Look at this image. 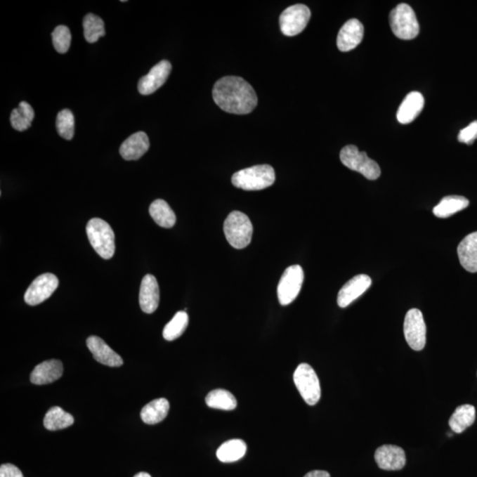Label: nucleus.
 <instances>
[{"label": "nucleus", "mask_w": 477, "mask_h": 477, "mask_svg": "<svg viewBox=\"0 0 477 477\" xmlns=\"http://www.w3.org/2000/svg\"><path fill=\"white\" fill-rule=\"evenodd\" d=\"M212 97L223 111L233 115H248L257 105L252 86L238 77H226L216 82Z\"/></svg>", "instance_id": "obj_1"}, {"label": "nucleus", "mask_w": 477, "mask_h": 477, "mask_svg": "<svg viewBox=\"0 0 477 477\" xmlns=\"http://www.w3.org/2000/svg\"><path fill=\"white\" fill-rule=\"evenodd\" d=\"M275 171L269 164H260L237 171L232 177L233 186L242 190H262L275 183Z\"/></svg>", "instance_id": "obj_2"}, {"label": "nucleus", "mask_w": 477, "mask_h": 477, "mask_svg": "<svg viewBox=\"0 0 477 477\" xmlns=\"http://www.w3.org/2000/svg\"><path fill=\"white\" fill-rule=\"evenodd\" d=\"M86 230L95 251L102 259H111L115 252V235L108 223L101 218H92Z\"/></svg>", "instance_id": "obj_3"}, {"label": "nucleus", "mask_w": 477, "mask_h": 477, "mask_svg": "<svg viewBox=\"0 0 477 477\" xmlns=\"http://www.w3.org/2000/svg\"><path fill=\"white\" fill-rule=\"evenodd\" d=\"M224 233L229 244L237 249L246 248L251 242L253 225L248 216L233 211L224 223Z\"/></svg>", "instance_id": "obj_4"}, {"label": "nucleus", "mask_w": 477, "mask_h": 477, "mask_svg": "<svg viewBox=\"0 0 477 477\" xmlns=\"http://www.w3.org/2000/svg\"><path fill=\"white\" fill-rule=\"evenodd\" d=\"M389 20L391 29L400 39H414L419 34L420 27L417 15L407 4L398 5L391 12Z\"/></svg>", "instance_id": "obj_5"}, {"label": "nucleus", "mask_w": 477, "mask_h": 477, "mask_svg": "<svg viewBox=\"0 0 477 477\" xmlns=\"http://www.w3.org/2000/svg\"><path fill=\"white\" fill-rule=\"evenodd\" d=\"M341 160L346 167L358 171L370 181L379 178L381 174L379 164L370 159L367 153L360 152L355 145H348L341 150Z\"/></svg>", "instance_id": "obj_6"}, {"label": "nucleus", "mask_w": 477, "mask_h": 477, "mask_svg": "<svg viewBox=\"0 0 477 477\" xmlns=\"http://www.w3.org/2000/svg\"><path fill=\"white\" fill-rule=\"evenodd\" d=\"M294 382L308 405L314 406L320 400L321 387L317 373L311 365L301 363L294 373Z\"/></svg>", "instance_id": "obj_7"}, {"label": "nucleus", "mask_w": 477, "mask_h": 477, "mask_svg": "<svg viewBox=\"0 0 477 477\" xmlns=\"http://www.w3.org/2000/svg\"><path fill=\"white\" fill-rule=\"evenodd\" d=\"M303 280V270L300 266H292L285 270L277 286V298L281 305L287 306L296 299Z\"/></svg>", "instance_id": "obj_8"}, {"label": "nucleus", "mask_w": 477, "mask_h": 477, "mask_svg": "<svg viewBox=\"0 0 477 477\" xmlns=\"http://www.w3.org/2000/svg\"><path fill=\"white\" fill-rule=\"evenodd\" d=\"M404 334L407 344L415 351H421L426 344V325L423 313L417 308L408 311L404 321Z\"/></svg>", "instance_id": "obj_9"}, {"label": "nucleus", "mask_w": 477, "mask_h": 477, "mask_svg": "<svg viewBox=\"0 0 477 477\" xmlns=\"http://www.w3.org/2000/svg\"><path fill=\"white\" fill-rule=\"evenodd\" d=\"M311 16V10L307 6L297 4L289 6L280 17L281 32L287 37L298 35L303 32L310 22Z\"/></svg>", "instance_id": "obj_10"}, {"label": "nucleus", "mask_w": 477, "mask_h": 477, "mask_svg": "<svg viewBox=\"0 0 477 477\" xmlns=\"http://www.w3.org/2000/svg\"><path fill=\"white\" fill-rule=\"evenodd\" d=\"M58 286V280L53 273H44L37 277L27 288L24 300L30 306L42 303L54 293Z\"/></svg>", "instance_id": "obj_11"}, {"label": "nucleus", "mask_w": 477, "mask_h": 477, "mask_svg": "<svg viewBox=\"0 0 477 477\" xmlns=\"http://www.w3.org/2000/svg\"><path fill=\"white\" fill-rule=\"evenodd\" d=\"M171 71V65L169 61H160L150 70L149 74L140 79L138 81L140 94L148 96L154 93L164 84L169 77Z\"/></svg>", "instance_id": "obj_12"}, {"label": "nucleus", "mask_w": 477, "mask_h": 477, "mask_svg": "<svg viewBox=\"0 0 477 477\" xmlns=\"http://www.w3.org/2000/svg\"><path fill=\"white\" fill-rule=\"evenodd\" d=\"M375 459L381 469L394 471L406 465V455L400 446L384 445L377 449Z\"/></svg>", "instance_id": "obj_13"}, {"label": "nucleus", "mask_w": 477, "mask_h": 477, "mask_svg": "<svg viewBox=\"0 0 477 477\" xmlns=\"http://www.w3.org/2000/svg\"><path fill=\"white\" fill-rule=\"evenodd\" d=\"M372 279L365 274L357 275L350 280L342 287L338 294V305L341 308H346L355 301L357 298L365 294L372 286Z\"/></svg>", "instance_id": "obj_14"}, {"label": "nucleus", "mask_w": 477, "mask_h": 477, "mask_svg": "<svg viewBox=\"0 0 477 477\" xmlns=\"http://www.w3.org/2000/svg\"><path fill=\"white\" fill-rule=\"evenodd\" d=\"M363 34H365V27L360 20L356 19L348 20L338 34L339 50L346 53V51L355 49L361 44Z\"/></svg>", "instance_id": "obj_15"}, {"label": "nucleus", "mask_w": 477, "mask_h": 477, "mask_svg": "<svg viewBox=\"0 0 477 477\" xmlns=\"http://www.w3.org/2000/svg\"><path fill=\"white\" fill-rule=\"evenodd\" d=\"M159 287L155 277L148 274L141 284L139 303L141 308L147 314L155 312L159 305Z\"/></svg>", "instance_id": "obj_16"}, {"label": "nucleus", "mask_w": 477, "mask_h": 477, "mask_svg": "<svg viewBox=\"0 0 477 477\" xmlns=\"http://www.w3.org/2000/svg\"><path fill=\"white\" fill-rule=\"evenodd\" d=\"M87 346L96 361L109 367H119L123 365L121 356L110 348L101 338L91 336L87 339Z\"/></svg>", "instance_id": "obj_17"}, {"label": "nucleus", "mask_w": 477, "mask_h": 477, "mask_svg": "<svg viewBox=\"0 0 477 477\" xmlns=\"http://www.w3.org/2000/svg\"><path fill=\"white\" fill-rule=\"evenodd\" d=\"M424 107V98L420 92L413 91L405 98L398 110L397 119L401 124H410L419 116Z\"/></svg>", "instance_id": "obj_18"}, {"label": "nucleus", "mask_w": 477, "mask_h": 477, "mask_svg": "<svg viewBox=\"0 0 477 477\" xmlns=\"http://www.w3.org/2000/svg\"><path fill=\"white\" fill-rule=\"evenodd\" d=\"M63 374V362L58 360H49V361L40 363L34 369L30 375V381L37 386H43V384L53 383L54 381L60 379Z\"/></svg>", "instance_id": "obj_19"}, {"label": "nucleus", "mask_w": 477, "mask_h": 477, "mask_svg": "<svg viewBox=\"0 0 477 477\" xmlns=\"http://www.w3.org/2000/svg\"><path fill=\"white\" fill-rule=\"evenodd\" d=\"M149 148V137L144 132H137L122 144L119 153L126 161L138 160L148 152Z\"/></svg>", "instance_id": "obj_20"}, {"label": "nucleus", "mask_w": 477, "mask_h": 477, "mask_svg": "<svg viewBox=\"0 0 477 477\" xmlns=\"http://www.w3.org/2000/svg\"><path fill=\"white\" fill-rule=\"evenodd\" d=\"M459 262L469 273H477V232L470 233L458 246Z\"/></svg>", "instance_id": "obj_21"}, {"label": "nucleus", "mask_w": 477, "mask_h": 477, "mask_svg": "<svg viewBox=\"0 0 477 477\" xmlns=\"http://www.w3.org/2000/svg\"><path fill=\"white\" fill-rule=\"evenodd\" d=\"M169 408L170 405L166 399L161 398L154 400L143 407L141 411V418L147 424H159L167 417Z\"/></svg>", "instance_id": "obj_22"}, {"label": "nucleus", "mask_w": 477, "mask_h": 477, "mask_svg": "<svg viewBox=\"0 0 477 477\" xmlns=\"http://www.w3.org/2000/svg\"><path fill=\"white\" fill-rule=\"evenodd\" d=\"M476 420V408L472 405L465 404L456 408L449 420V426L455 433H462L471 426Z\"/></svg>", "instance_id": "obj_23"}, {"label": "nucleus", "mask_w": 477, "mask_h": 477, "mask_svg": "<svg viewBox=\"0 0 477 477\" xmlns=\"http://www.w3.org/2000/svg\"><path fill=\"white\" fill-rule=\"evenodd\" d=\"M469 204L468 199L461 197V195H448V197L443 198L437 206H435L433 214L438 218H449L452 215L464 210Z\"/></svg>", "instance_id": "obj_24"}, {"label": "nucleus", "mask_w": 477, "mask_h": 477, "mask_svg": "<svg viewBox=\"0 0 477 477\" xmlns=\"http://www.w3.org/2000/svg\"><path fill=\"white\" fill-rule=\"evenodd\" d=\"M150 214L157 225L164 228H171L176 223V216L169 204L162 199H157L150 206Z\"/></svg>", "instance_id": "obj_25"}, {"label": "nucleus", "mask_w": 477, "mask_h": 477, "mask_svg": "<svg viewBox=\"0 0 477 477\" xmlns=\"http://www.w3.org/2000/svg\"><path fill=\"white\" fill-rule=\"evenodd\" d=\"M247 445L242 439H232L221 445L218 449L217 457L224 463L235 462L246 455Z\"/></svg>", "instance_id": "obj_26"}, {"label": "nucleus", "mask_w": 477, "mask_h": 477, "mask_svg": "<svg viewBox=\"0 0 477 477\" xmlns=\"http://www.w3.org/2000/svg\"><path fill=\"white\" fill-rule=\"evenodd\" d=\"M74 423L73 415L67 413L60 407H51L44 419V427L48 431L63 430V429L71 426Z\"/></svg>", "instance_id": "obj_27"}, {"label": "nucleus", "mask_w": 477, "mask_h": 477, "mask_svg": "<svg viewBox=\"0 0 477 477\" xmlns=\"http://www.w3.org/2000/svg\"><path fill=\"white\" fill-rule=\"evenodd\" d=\"M35 117L32 106L25 101L20 102L18 108H15L10 116V122L17 131H25L32 126Z\"/></svg>", "instance_id": "obj_28"}, {"label": "nucleus", "mask_w": 477, "mask_h": 477, "mask_svg": "<svg viewBox=\"0 0 477 477\" xmlns=\"http://www.w3.org/2000/svg\"><path fill=\"white\" fill-rule=\"evenodd\" d=\"M208 407L221 410H233L237 407L235 397L228 391L217 389L211 391L205 398Z\"/></svg>", "instance_id": "obj_29"}, {"label": "nucleus", "mask_w": 477, "mask_h": 477, "mask_svg": "<svg viewBox=\"0 0 477 477\" xmlns=\"http://www.w3.org/2000/svg\"><path fill=\"white\" fill-rule=\"evenodd\" d=\"M84 37L87 42H98L100 37L105 35V23L100 17L89 13L84 19Z\"/></svg>", "instance_id": "obj_30"}, {"label": "nucleus", "mask_w": 477, "mask_h": 477, "mask_svg": "<svg viewBox=\"0 0 477 477\" xmlns=\"http://www.w3.org/2000/svg\"><path fill=\"white\" fill-rule=\"evenodd\" d=\"M188 325V315L185 311H178L168 324L164 326L163 331L164 338L168 341L181 337L186 330Z\"/></svg>", "instance_id": "obj_31"}, {"label": "nucleus", "mask_w": 477, "mask_h": 477, "mask_svg": "<svg viewBox=\"0 0 477 477\" xmlns=\"http://www.w3.org/2000/svg\"><path fill=\"white\" fill-rule=\"evenodd\" d=\"M56 128L58 135L66 140H72L74 136V116L68 109L58 113Z\"/></svg>", "instance_id": "obj_32"}, {"label": "nucleus", "mask_w": 477, "mask_h": 477, "mask_svg": "<svg viewBox=\"0 0 477 477\" xmlns=\"http://www.w3.org/2000/svg\"><path fill=\"white\" fill-rule=\"evenodd\" d=\"M53 37V44L55 50L58 53L64 54L67 53L71 46V32L67 26L60 25L51 33Z\"/></svg>", "instance_id": "obj_33"}, {"label": "nucleus", "mask_w": 477, "mask_h": 477, "mask_svg": "<svg viewBox=\"0 0 477 477\" xmlns=\"http://www.w3.org/2000/svg\"><path fill=\"white\" fill-rule=\"evenodd\" d=\"M477 139V121L470 123L468 126L459 131L458 136L459 142L462 143L472 144Z\"/></svg>", "instance_id": "obj_34"}, {"label": "nucleus", "mask_w": 477, "mask_h": 477, "mask_svg": "<svg viewBox=\"0 0 477 477\" xmlns=\"http://www.w3.org/2000/svg\"><path fill=\"white\" fill-rule=\"evenodd\" d=\"M0 477H23L22 471L13 464L0 466Z\"/></svg>", "instance_id": "obj_35"}, {"label": "nucleus", "mask_w": 477, "mask_h": 477, "mask_svg": "<svg viewBox=\"0 0 477 477\" xmlns=\"http://www.w3.org/2000/svg\"><path fill=\"white\" fill-rule=\"evenodd\" d=\"M304 477H331L330 473L322 470H314V471L308 472Z\"/></svg>", "instance_id": "obj_36"}, {"label": "nucleus", "mask_w": 477, "mask_h": 477, "mask_svg": "<svg viewBox=\"0 0 477 477\" xmlns=\"http://www.w3.org/2000/svg\"><path fill=\"white\" fill-rule=\"evenodd\" d=\"M133 477H152V476H150L149 475V473H148L141 472V473H137V475H136Z\"/></svg>", "instance_id": "obj_37"}]
</instances>
